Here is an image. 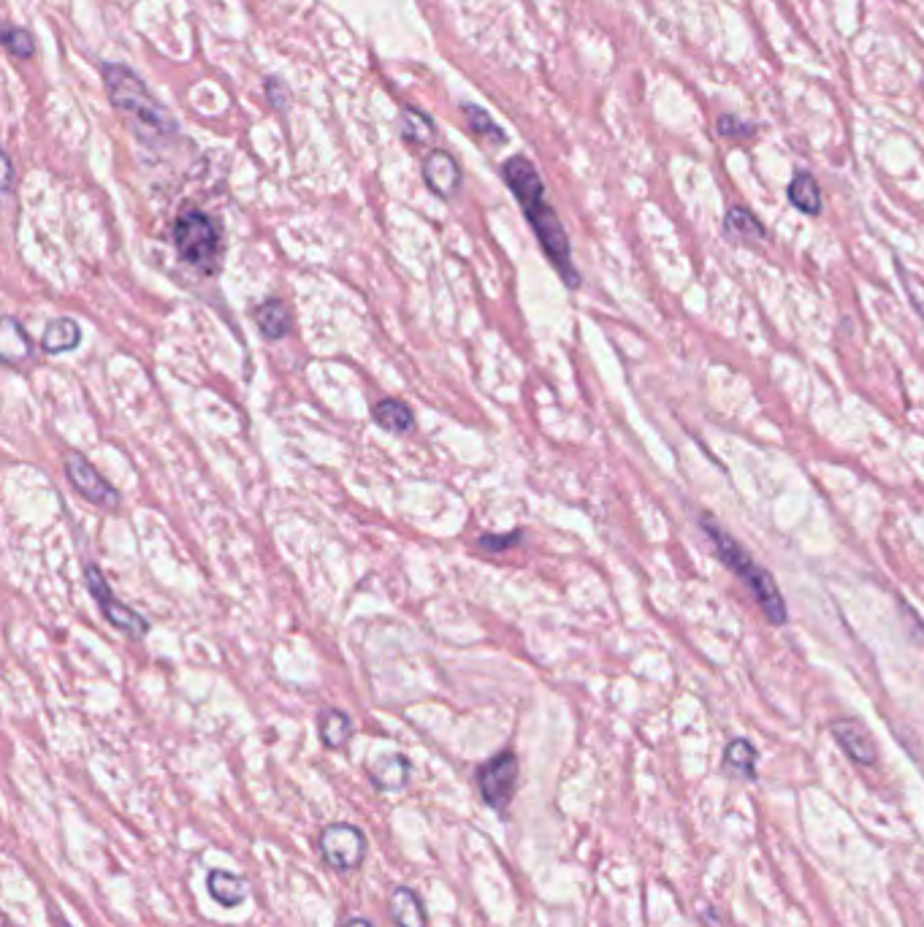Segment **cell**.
<instances>
[{
    "label": "cell",
    "mask_w": 924,
    "mask_h": 927,
    "mask_svg": "<svg viewBox=\"0 0 924 927\" xmlns=\"http://www.w3.org/2000/svg\"><path fill=\"white\" fill-rule=\"evenodd\" d=\"M789 201H792L803 215H819V212H822V190H819V182H816L811 174L800 171V174L792 179V185H789Z\"/></svg>",
    "instance_id": "obj_20"
},
{
    "label": "cell",
    "mask_w": 924,
    "mask_h": 927,
    "mask_svg": "<svg viewBox=\"0 0 924 927\" xmlns=\"http://www.w3.org/2000/svg\"><path fill=\"white\" fill-rule=\"evenodd\" d=\"M82 342V328L74 318H55L49 320L44 328V337H41V347L49 356H60V353H71Z\"/></svg>",
    "instance_id": "obj_13"
},
{
    "label": "cell",
    "mask_w": 924,
    "mask_h": 927,
    "mask_svg": "<svg viewBox=\"0 0 924 927\" xmlns=\"http://www.w3.org/2000/svg\"><path fill=\"white\" fill-rule=\"evenodd\" d=\"M702 529L708 532V537L713 540V545L719 548L721 562L727 564L735 570L740 581L746 583L751 594H754V600L759 602V608L765 610V616L773 621V624H784L786 621V602L781 597V591H778V583L773 581V575L767 570H762L759 564L748 556V551H743L738 545V540L727 532V529H721L710 515H702Z\"/></svg>",
    "instance_id": "obj_3"
},
{
    "label": "cell",
    "mask_w": 924,
    "mask_h": 927,
    "mask_svg": "<svg viewBox=\"0 0 924 927\" xmlns=\"http://www.w3.org/2000/svg\"><path fill=\"white\" fill-rule=\"evenodd\" d=\"M372 415L380 429L399 434V437H404V434H410V431L415 429V415H412L410 407L404 402H399V399H383V402H377L372 407Z\"/></svg>",
    "instance_id": "obj_15"
},
{
    "label": "cell",
    "mask_w": 924,
    "mask_h": 927,
    "mask_svg": "<svg viewBox=\"0 0 924 927\" xmlns=\"http://www.w3.org/2000/svg\"><path fill=\"white\" fill-rule=\"evenodd\" d=\"M171 239L177 255L206 277L220 274L223 266V231L215 217L201 209H185L171 225Z\"/></svg>",
    "instance_id": "obj_4"
},
{
    "label": "cell",
    "mask_w": 924,
    "mask_h": 927,
    "mask_svg": "<svg viewBox=\"0 0 924 927\" xmlns=\"http://www.w3.org/2000/svg\"><path fill=\"white\" fill-rule=\"evenodd\" d=\"M3 47H6V52H9V55L19 57V60H25V57L33 55V38H30L28 30L11 28V25H9V28L3 30Z\"/></svg>",
    "instance_id": "obj_24"
},
{
    "label": "cell",
    "mask_w": 924,
    "mask_h": 927,
    "mask_svg": "<svg viewBox=\"0 0 924 927\" xmlns=\"http://www.w3.org/2000/svg\"><path fill=\"white\" fill-rule=\"evenodd\" d=\"M318 735L326 749H342L353 735V719L339 708H323L318 713Z\"/></svg>",
    "instance_id": "obj_16"
},
{
    "label": "cell",
    "mask_w": 924,
    "mask_h": 927,
    "mask_svg": "<svg viewBox=\"0 0 924 927\" xmlns=\"http://www.w3.org/2000/svg\"><path fill=\"white\" fill-rule=\"evenodd\" d=\"M832 735L857 765H873L878 759L876 743L870 738L868 727L857 719H838L832 724Z\"/></svg>",
    "instance_id": "obj_9"
},
{
    "label": "cell",
    "mask_w": 924,
    "mask_h": 927,
    "mask_svg": "<svg viewBox=\"0 0 924 927\" xmlns=\"http://www.w3.org/2000/svg\"><path fill=\"white\" fill-rule=\"evenodd\" d=\"M0 356L6 364H22L30 356V339L25 326L17 318L6 315L3 318V334H0Z\"/></svg>",
    "instance_id": "obj_18"
},
{
    "label": "cell",
    "mask_w": 924,
    "mask_h": 927,
    "mask_svg": "<svg viewBox=\"0 0 924 927\" xmlns=\"http://www.w3.org/2000/svg\"><path fill=\"white\" fill-rule=\"evenodd\" d=\"M255 323L261 328V334L269 342L288 337L290 328H293V318H290V309L282 304L280 299H266L261 307L255 309Z\"/></svg>",
    "instance_id": "obj_14"
},
{
    "label": "cell",
    "mask_w": 924,
    "mask_h": 927,
    "mask_svg": "<svg viewBox=\"0 0 924 927\" xmlns=\"http://www.w3.org/2000/svg\"><path fill=\"white\" fill-rule=\"evenodd\" d=\"M84 583H87V589L93 594L95 605L101 608L103 618H106L114 629H120V632L136 637V640L150 632V621L141 616V613H136L133 608H128V605H122V602L114 597L112 586L106 583V578H103L101 570H98L95 564H84Z\"/></svg>",
    "instance_id": "obj_5"
},
{
    "label": "cell",
    "mask_w": 924,
    "mask_h": 927,
    "mask_svg": "<svg viewBox=\"0 0 924 927\" xmlns=\"http://www.w3.org/2000/svg\"><path fill=\"white\" fill-rule=\"evenodd\" d=\"M515 784H518V757L513 751L494 754L477 768V789L486 800V806L494 808V811H504L510 806Z\"/></svg>",
    "instance_id": "obj_6"
},
{
    "label": "cell",
    "mask_w": 924,
    "mask_h": 927,
    "mask_svg": "<svg viewBox=\"0 0 924 927\" xmlns=\"http://www.w3.org/2000/svg\"><path fill=\"white\" fill-rule=\"evenodd\" d=\"M412 762L404 754H383L369 765V778L380 792H402L412 781Z\"/></svg>",
    "instance_id": "obj_11"
},
{
    "label": "cell",
    "mask_w": 924,
    "mask_h": 927,
    "mask_svg": "<svg viewBox=\"0 0 924 927\" xmlns=\"http://www.w3.org/2000/svg\"><path fill=\"white\" fill-rule=\"evenodd\" d=\"M502 177L507 182V188L513 190L515 201L521 204L523 215L532 225L542 253L548 255V261L553 263V269L559 272L564 285L575 291L580 285V274L575 269V263H572L570 236L564 231L556 209L545 198V185H542L534 163L529 158H523V155H513L510 160H504Z\"/></svg>",
    "instance_id": "obj_1"
},
{
    "label": "cell",
    "mask_w": 924,
    "mask_h": 927,
    "mask_svg": "<svg viewBox=\"0 0 924 927\" xmlns=\"http://www.w3.org/2000/svg\"><path fill=\"white\" fill-rule=\"evenodd\" d=\"M423 179H426V185L434 196L453 198L461 188V169L448 152L434 150L429 152V158L423 160Z\"/></svg>",
    "instance_id": "obj_10"
},
{
    "label": "cell",
    "mask_w": 924,
    "mask_h": 927,
    "mask_svg": "<svg viewBox=\"0 0 924 927\" xmlns=\"http://www.w3.org/2000/svg\"><path fill=\"white\" fill-rule=\"evenodd\" d=\"M719 133L721 136H727V139H748V136L754 133V125H751V122L738 120L735 114H721Z\"/></svg>",
    "instance_id": "obj_26"
},
{
    "label": "cell",
    "mask_w": 924,
    "mask_h": 927,
    "mask_svg": "<svg viewBox=\"0 0 924 927\" xmlns=\"http://www.w3.org/2000/svg\"><path fill=\"white\" fill-rule=\"evenodd\" d=\"M523 532L521 529H513V532L507 534H480L477 537V545L488 553H504L510 551L515 543H521Z\"/></svg>",
    "instance_id": "obj_25"
},
{
    "label": "cell",
    "mask_w": 924,
    "mask_h": 927,
    "mask_svg": "<svg viewBox=\"0 0 924 927\" xmlns=\"http://www.w3.org/2000/svg\"><path fill=\"white\" fill-rule=\"evenodd\" d=\"M206 890L223 909H236L247 898V881L228 871H212L206 876Z\"/></svg>",
    "instance_id": "obj_17"
},
{
    "label": "cell",
    "mask_w": 924,
    "mask_h": 927,
    "mask_svg": "<svg viewBox=\"0 0 924 927\" xmlns=\"http://www.w3.org/2000/svg\"><path fill=\"white\" fill-rule=\"evenodd\" d=\"M464 117H467L469 128H472L475 133H480V136H488V139H494V141L504 139L502 128L491 120V114H488L483 106H472V103H467V106H464Z\"/></svg>",
    "instance_id": "obj_23"
},
{
    "label": "cell",
    "mask_w": 924,
    "mask_h": 927,
    "mask_svg": "<svg viewBox=\"0 0 924 927\" xmlns=\"http://www.w3.org/2000/svg\"><path fill=\"white\" fill-rule=\"evenodd\" d=\"M388 914L396 922V927H426L429 917H426V906L420 900L418 892H412L410 887H393L388 895Z\"/></svg>",
    "instance_id": "obj_12"
},
{
    "label": "cell",
    "mask_w": 924,
    "mask_h": 927,
    "mask_svg": "<svg viewBox=\"0 0 924 927\" xmlns=\"http://www.w3.org/2000/svg\"><path fill=\"white\" fill-rule=\"evenodd\" d=\"M342 927H374L372 922H369V919H364V917H355V919H347L345 925Z\"/></svg>",
    "instance_id": "obj_28"
},
{
    "label": "cell",
    "mask_w": 924,
    "mask_h": 927,
    "mask_svg": "<svg viewBox=\"0 0 924 927\" xmlns=\"http://www.w3.org/2000/svg\"><path fill=\"white\" fill-rule=\"evenodd\" d=\"M320 854L323 860L334 868V871L345 873L355 871L366 857V838L364 833L353 827V824L336 822L328 824L326 830L320 833Z\"/></svg>",
    "instance_id": "obj_8"
},
{
    "label": "cell",
    "mask_w": 924,
    "mask_h": 927,
    "mask_svg": "<svg viewBox=\"0 0 924 927\" xmlns=\"http://www.w3.org/2000/svg\"><path fill=\"white\" fill-rule=\"evenodd\" d=\"M63 469H66V478L71 480L76 494L87 499L90 505L106 507V510H114V507L120 505V491L103 478L87 456L71 450V453L63 456Z\"/></svg>",
    "instance_id": "obj_7"
},
{
    "label": "cell",
    "mask_w": 924,
    "mask_h": 927,
    "mask_svg": "<svg viewBox=\"0 0 924 927\" xmlns=\"http://www.w3.org/2000/svg\"><path fill=\"white\" fill-rule=\"evenodd\" d=\"M724 234L735 242H762L765 239V225L756 220L743 206H732L724 220Z\"/></svg>",
    "instance_id": "obj_19"
},
{
    "label": "cell",
    "mask_w": 924,
    "mask_h": 927,
    "mask_svg": "<svg viewBox=\"0 0 924 927\" xmlns=\"http://www.w3.org/2000/svg\"><path fill=\"white\" fill-rule=\"evenodd\" d=\"M724 768L738 773L740 778H754L756 773V749L748 740H732L724 751Z\"/></svg>",
    "instance_id": "obj_21"
},
{
    "label": "cell",
    "mask_w": 924,
    "mask_h": 927,
    "mask_svg": "<svg viewBox=\"0 0 924 927\" xmlns=\"http://www.w3.org/2000/svg\"><path fill=\"white\" fill-rule=\"evenodd\" d=\"M103 79H106V90H109L114 109L125 117L136 139L144 141L147 147H163L168 141H174L179 131L177 120L152 98L150 90L131 68L109 63L103 68Z\"/></svg>",
    "instance_id": "obj_2"
},
{
    "label": "cell",
    "mask_w": 924,
    "mask_h": 927,
    "mask_svg": "<svg viewBox=\"0 0 924 927\" xmlns=\"http://www.w3.org/2000/svg\"><path fill=\"white\" fill-rule=\"evenodd\" d=\"M3 169H6V190H11V179H14V169H11V158H3Z\"/></svg>",
    "instance_id": "obj_27"
},
{
    "label": "cell",
    "mask_w": 924,
    "mask_h": 927,
    "mask_svg": "<svg viewBox=\"0 0 924 927\" xmlns=\"http://www.w3.org/2000/svg\"><path fill=\"white\" fill-rule=\"evenodd\" d=\"M402 133H404V139L412 141V144H429L431 136H434V125H431L423 114L415 112V109H404Z\"/></svg>",
    "instance_id": "obj_22"
}]
</instances>
